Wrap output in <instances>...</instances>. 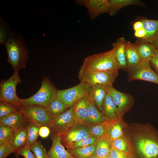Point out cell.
Listing matches in <instances>:
<instances>
[{
    "label": "cell",
    "mask_w": 158,
    "mask_h": 158,
    "mask_svg": "<svg viewBox=\"0 0 158 158\" xmlns=\"http://www.w3.org/2000/svg\"><path fill=\"white\" fill-rule=\"evenodd\" d=\"M128 158H158V130L151 124L122 121Z\"/></svg>",
    "instance_id": "obj_1"
},
{
    "label": "cell",
    "mask_w": 158,
    "mask_h": 158,
    "mask_svg": "<svg viewBox=\"0 0 158 158\" xmlns=\"http://www.w3.org/2000/svg\"><path fill=\"white\" fill-rule=\"evenodd\" d=\"M7 61L14 71L19 72L26 66L29 52L21 36L11 32L5 43Z\"/></svg>",
    "instance_id": "obj_2"
},
{
    "label": "cell",
    "mask_w": 158,
    "mask_h": 158,
    "mask_svg": "<svg viewBox=\"0 0 158 158\" xmlns=\"http://www.w3.org/2000/svg\"><path fill=\"white\" fill-rule=\"evenodd\" d=\"M57 90L49 78L45 76L41 81L40 88L34 95L21 99V106L36 105L47 107L56 99Z\"/></svg>",
    "instance_id": "obj_3"
},
{
    "label": "cell",
    "mask_w": 158,
    "mask_h": 158,
    "mask_svg": "<svg viewBox=\"0 0 158 158\" xmlns=\"http://www.w3.org/2000/svg\"><path fill=\"white\" fill-rule=\"evenodd\" d=\"M81 67L90 71H104L119 69L114 58L113 49L87 57L84 59Z\"/></svg>",
    "instance_id": "obj_4"
},
{
    "label": "cell",
    "mask_w": 158,
    "mask_h": 158,
    "mask_svg": "<svg viewBox=\"0 0 158 158\" xmlns=\"http://www.w3.org/2000/svg\"><path fill=\"white\" fill-rule=\"evenodd\" d=\"M118 74V70L95 71L85 70L81 67L78 78L81 82L89 85L102 84L112 85Z\"/></svg>",
    "instance_id": "obj_5"
},
{
    "label": "cell",
    "mask_w": 158,
    "mask_h": 158,
    "mask_svg": "<svg viewBox=\"0 0 158 158\" xmlns=\"http://www.w3.org/2000/svg\"><path fill=\"white\" fill-rule=\"evenodd\" d=\"M21 82L18 72L14 71L7 79H3L0 83V101L8 102L20 108V100L16 94V88Z\"/></svg>",
    "instance_id": "obj_6"
},
{
    "label": "cell",
    "mask_w": 158,
    "mask_h": 158,
    "mask_svg": "<svg viewBox=\"0 0 158 158\" xmlns=\"http://www.w3.org/2000/svg\"><path fill=\"white\" fill-rule=\"evenodd\" d=\"M126 71L129 81L140 80L158 84V74L152 69L149 61H141L136 65L127 68Z\"/></svg>",
    "instance_id": "obj_7"
},
{
    "label": "cell",
    "mask_w": 158,
    "mask_h": 158,
    "mask_svg": "<svg viewBox=\"0 0 158 158\" xmlns=\"http://www.w3.org/2000/svg\"><path fill=\"white\" fill-rule=\"evenodd\" d=\"M90 85L81 82L72 87L64 90H57L56 99L64 103L68 108L82 98L87 96Z\"/></svg>",
    "instance_id": "obj_8"
},
{
    "label": "cell",
    "mask_w": 158,
    "mask_h": 158,
    "mask_svg": "<svg viewBox=\"0 0 158 158\" xmlns=\"http://www.w3.org/2000/svg\"><path fill=\"white\" fill-rule=\"evenodd\" d=\"M20 110L29 121L35 123L41 126L50 128L51 120L45 107L36 105L21 106Z\"/></svg>",
    "instance_id": "obj_9"
},
{
    "label": "cell",
    "mask_w": 158,
    "mask_h": 158,
    "mask_svg": "<svg viewBox=\"0 0 158 158\" xmlns=\"http://www.w3.org/2000/svg\"><path fill=\"white\" fill-rule=\"evenodd\" d=\"M60 135L61 144L68 148L71 144L91 135L88 126L76 122L68 130Z\"/></svg>",
    "instance_id": "obj_10"
},
{
    "label": "cell",
    "mask_w": 158,
    "mask_h": 158,
    "mask_svg": "<svg viewBox=\"0 0 158 158\" xmlns=\"http://www.w3.org/2000/svg\"><path fill=\"white\" fill-rule=\"evenodd\" d=\"M73 107L52 121L50 129L53 135H61L73 126L76 122L73 118Z\"/></svg>",
    "instance_id": "obj_11"
},
{
    "label": "cell",
    "mask_w": 158,
    "mask_h": 158,
    "mask_svg": "<svg viewBox=\"0 0 158 158\" xmlns=\"http://www.w3.org/2000/svg\"><path fill=\"white\" fill-rule=\"evenodd\" d=\"M109 92L117 106L118 116L123 117L125 113L130 109L133 105V97L130 94L118 91L113 85L111 86Z\"/></svg>",
    "instance_id": "obj_12"
},
{
    "label": "cell",
    "mask_w": 158,
    "mask_h": 158,
    "mask_svg": "<svg viewBox=\"0 0 158 158\" xmlns=\"http://www.w3.org/2000/svg\"><path fill=\"white\" fill-rule=\"evenodd\" d=\"M75 2L78 5L85 7L92 20L108 11V0H78Z\"/></svg>",
    "instance_id": "obj_13"
},
{
    "label": "cell",
    "mask_w": 158,
    "mask_h": 158,
    "mask_svg": "<svg viewBox=\"0 0 158 158\" xmlns=\"http://www.w3.org/2000/svg\"><path fill=\"white\" fill-rule=\"evenodd\" d=\"M89 85L87 98L89 100L93 102L99 110L102 112V103L112 85L98 84Z\"/></svg>",
    "instance_id": "obj_14"
},
{
    "label": "cell",
    "mask_w": 158,
    "mask_h": 158,
    "mask_svg": "<svg viewBox=\"0 0 158 158\" xmlns=\"http://www.w3.org/2000/svg\"><path fill=\"white\" fill-rule=\"evenodd\" d=\"M89 99L87 96L80 99L73 105V115L76 122L89 126L88 106Z\"/></svg>",
    "instance_id": "obj_15"
},
{
    "label": "cell",
    "mask_w": 158,
    "mask_h": 158,
    "mask_svg": "<svg viewBox=\"0 0 158 158\" xmlns=\"http://www.w3.org/2000/svg\"><path fill=\"white\" fill-rule=\"evenodd\" d=\"M29 122L20 109L0 118V125L10 127L15 130L27 126Z\"/></svg>",
    "instance_id": "obj_16"
},
{
    "label": "cell",
    "mask_w": 158,
    "mask_h": 158,
    "mask_svg": "<svg viewBox=\"0 0 158 158\" xmlns=\"http://www.w3.org/2000/svg\"><path fill=\"white\" fill-rule=\"evenodd\" d=\"M127 41L124 37L118 38L112 46L114 56L119 69L126 71L127 62L125 54V47Z\"/></svg>",
    "instance_id": "obj_17"
},
{
    "label": "cell",
    "mask_w": 158,
    "mask_h": 158,
    "mask_svg": "<svg viewBox=\"0 0 158 158\" xmlns=\"http://www.w3.org/2000/svg\"><path fill=\"white\" fill-rule=\"evenodd\" d=\"M123 118V117L118 116L112 120L107 119L105 121L107 130L105 136L111 141L123 136L122 123Z\"/></svg>",
    "instance_id": "obj_18"
},
{
    "label": "cell",
    "mask_w": 158,
    "mask_h": 158,
    "mask_svg": "<svg viewBox=\"0 0 158 158\" xmlns=\"http://www.w3.org/2000/svg\"><path fill=\"white\" fill-rule=\"evenodd\" d=\"M140 20L143 23V28L146 34L143 38L138 39L142 41L152 44L158 38V19L149 20L142 18Z\"/></svg>",
    "instance_id": "obj_19"
},
{
    "label": "cell",
    "mask_w": 158,
    "mask_h": 158,
    "mask_svg": "<svg viewBox=\"0 0 158 158\" xmlns=\"http://www.w3.org/2000/svg\"><path fill=\"white\" fill-rule=\"evenodd\" d=\"M59 135H53L52 138V144L47 152V158H73L71 154L66 151L61 142Z\"/></svg>",
    "instance_id": "obj_20"
},
{
    "label": "cell",
    "mask_w": 158,
    "mask_h": 158,
    "mask_svg": "<svg viewBox=\"0 0 158 158\" xmlns=\"http://www.w3.org/2000/svg\"><path fill=\"white\" fill-rule=\"evenodd\" d=\"M102 109V112L108 119L112 120L118 116L117 106L109 92L103 101Z\"/></svg>",
    "instance_id": "obj_21"
},
{
    "label": "cell",
    "mask_w": 158,
    "mask_h": 158,
    "mask_svg": "<svg viewBox=\"0 0 158 158\" xmlns=\"http://www.w3.org/2000/svg\"><path fill=\"white\" fill-rule=\"evenodd\" d=\"M125 54L127 68L136 65L141 61L135 43L127 41L125 47Z\"/></svg>",
    "instance_id": "obj_22"
},
{
    "label": "cell",
    "mask_w": 158,
    "mask_h": 158,
    "mask_svg": "<svg viewBox=\"0 0 158 158\" xmlns=\"http://www.w3.org/2000/svg\"><path fill=\"white\" fill-rule=\"evenodd\" d=\"M135 43L141 60L150 62L154 55L157 49L152 44L142 41L139 39Z\"/></svg>",
    "instance_id": "obj_23"
},
{
    "label": "cell",
    "mask_w": 158,
    "mask_h": 158,
    "mask_svg": "<svg viewBox=\"0 0 158 158\" xmlns=\"http://www.w3.org/2000/svg\"><path fill=\"white\" fill-rule=\"evenodd\" d=\"M95 145V155L100 158L109 156L112 147V141L106 136L97 138Z\"/></svg>",
    "instance_id": "obj_24"
},
{
    "label": "cell",
    "mask_w": 158,
    "mask_h": 158,
    "mask_svg": "<svg viewBox=\"0 0 158 158\" xmlns=\"http://www.w3.org/2000/svg\"><path fill=\"white\" fill-rule=\"evenodd\" d=\"M108 13L111 16L115 15L122 8L130 5L143 6L142 2L138 0H108Z\"/></svg>",
    "instance_id": "obj_25"
},
{
    "label": "cell",
    "mask_w": 158,
    "mask_h": 158,
    "mask_svg": "<svg viewBox=\"0 0 158 158\" xmlns=\"http://www.w3.org/2000/svg\"><path fill=\"white\" fill-rule=\"evenodd\" d=\"M45 108L51 121L68 109L64 103L57 99Z\"/></svg>",
    "instance_id": "obj_26"
},
{
    "label": "cell",
    "mask_w": 158,
    "mask_h": 158,
    "mask_svg": "<svg viewBox=\"0 0 158 158\" xmlns=\"http://www.w3.org/2000/svg\"><path fill=\"white\" fill-rule=\"evenodd\" d=\"M88 111L89 126L104 122L108 119L103 113L99 110L95 103L89 100Z\"/></svg>",
    "instance_id": "obj_27"
},
{
    "label": "cell",
    "mask_w": 158,
    "mask_h": 158,
    "mask_svg": "<svg viewBox=\"0 0 158 158\" xmlns=\"http://www.w3.org/2000/svg\"><path fill=\"white\" fill-rule=\"evenodd\" d=\"M26 127L17 130L10 142L16 149V152L26 145L27 138Z\"/></svg>",
    "instance_id": "obj_28"
},
{
    "label": "cell",
    "mask_w": 158,
    "mask_h": 158,
    "mask_svg": "<svg viewBox=\"0 0 158 158\" xmlns=\"http://www.w3.org/2000/svg\"><path fill=\"white\" fill-rule=\"evenodd\" d=\"M95 143L84 147L67 149V151L75 158H90L95 155Z\"/></svg>",
    "instance_id": "obj_29"
},
{
    "label": "cell",
    "mask_w": 158,
    "mask_h": 158,
    "mask_svg": "<svg viewBox=\"0 0 158 158\" xmlns=\"http://www.w3.org/2000/svg\"><path fill=\"white\" fill-rule=\"evenodd\" d=\"M41 127L35 123L29 121L26 127L27 138L26 145L31 148L37 141Z\"/></svg>",
    "instance_id": "obj_30"
},
{
    "label": "cell",
    "mask_w": 158,
    "mask_h": 158,
    "mask_svg": "<svg viewBox=\"0 0 158 158\" xmlns=\"http://www.w3.org/2000/svg\"><path fill=\"white\" fill-rule=\"evenodd\" d=\"M16 130L10 127L0 125V146L10 142Z\"/></svg>",
    "instance_id": "obj_31"
},
{
    "label": "cell",
    "mask_w": 158,
    "mask_h": 158,
    "mask_svg": "<svg viewBox=\"0 0 158 158\" xmlns=\"http://www.w3.org/2000/svg\"><path fill=\"white\" fill-rule=\"evenodd\" d=\"M88 127L91 136L98 138L106 135L107 129L105 121L90 125Z\"/></svg>",
    "instance_id": "obj_32"
},
{
    "label": "cell",
    "mask_w": 158,
    "mask_h": 158,
    "mask_svg": "<svg viewBox=\"0 0 158 158\" xmlns=\"http://www.w3.org/2000/svg\"><path fill=\"white\" fill-rule=\"evenodd\" d=\"M20 109L19 108L12 104L5 101H0V118Z\"/></svg>",
    "instance_id": "obj_33"
},
{
    "label": "cell",
    "mask_w": 158,
    "mask_h": 158,
    "mask_svg": "<svg viewBox=\"0 0 158 158\" xmlns=\"http://www.w3.org/2000/svg\"><path fill=\"white\" fill-rule=\"evenodd\" d=\"M97 138L90 136L83 139L71 144L68 147V149H71L77 148L84 147L94 144Z\"/></svg>",
    "instance_id": "obj_34"
},
{
    "label": "cell",
    "mask_w": 158,
    "mask_h": 158,
    "mask_svg": "<svg viewBox=\"0 0 158 158\" xmlns=\"http://www.w3.org/2000/svg\"><path fill=\"white\" fill-rule=\"evenodd\" d=\"M34 153L36 158H47V152L41 142L37 141L30 148Z\"/></svg>",
    "instance_id": "obj_35"
},
{
    "label": "cell",
    "mask_w": 158,
    "mask_h": 158,
    "mask_svg": "<svg viewBox=\"0 0 158 158\" xmlns=\"http://www.w3.org/2000/svg\"><path fill=\"white\" fill-rule=\"evenodd\" d=\"M112 143L113 146L115 149L128 155V146L123 136L113 140Z\"/></svg>",
    "instance_id": "obj_36"
},
{
    "label": "cell",
    "mask_w": 158,
    "mask_h": 158,
    "mask_svg": "<svg viewBox=\"0 0 158 158\" xmlns=\"http://www.w3.org/2000/svg\"><path fill=\"white\" fill-rule=\"evenodd\" d=\"M16 150L10 142L5 143L0 146V158H6Z\"/></svg>",
    "instance_id": "obj_37"
},
{
    "label": "cell",
    "mask_w": 158,
    "mask_h": 158,
    "mask_svg": "<svg viewBox=\"0 0 158 158\" xmlns=\"http://www.w3.org/2000/svg\"><path fill=\"white\" fill-rule=\"evenodd\" d=\"M2 19L0 20V44H5L11 32H8V25Z\"/></svg>",
    "instance_id": "obj_38"
},
{
    "label": "cell",
    "mask_w": 158,
    "mask_h": 158,
    "mask_svg": "<svg viewBox=\"0 0 158 158\" xmlns=\"http://www.w3.org/2000/svg\"><path fill=\"white\" fill-rule=\"evenodd\" d=\"M30 147L25 145L16 151L14 153L16 158L22 156L24 158H36L35 155L31 151Z\"/></svg>",
    "instance_id": "obj_39"
},
{
    "label": "cell",
    "mask_w": 158,
    "mask_h": 158,
    "mask_svg": "<svg viewBox=\"0 0 158 158\" xmlns=\"http://www.w3.org/2000/svg\"><path fill=\"white\" fill-rule=\"evenodd\" d=\"M109 156L110 158H128L127 154L116 149L113 146Z\"/></svg>",
    "instance_id": "obj_40"
},
{
    "label": "cell",
    "mask_w": 158,
    "mask_h": 158,
    "mask_svg": "<svg viewBox=\"0 0 158 158\" xmlns=\"http://www.w3.org/2000/svg\"><path fill=\"white\" fill-rule=\"evenodd\" d=\"M150 64L158 74V49L150 61Z\"/></svg>",
    "instance_id": "obj_41"
},
{
    "label": "cell",
    "mask_w": 158,
    "mask_h": 158,
    "mask_svg": "<svg viewBox=\"0 0 158 158\" xmlns=\"http://www.w3.org/2000/svg\"><path fill=\"white\" fill-rule=\"evenodd\" d=\"M50 133V129L47 126H41L39 129V135L42 138L47 137Z\"/></svg>",
    "instance_id": "obj_42"
},
{
    "label": "cell",
    "mask_w": 158,
    "mask_h": 158,
    "mask_svg": "<svg viewBox=\"0 0 158 158\" xmlns=\"http://www.w3.org/2000/svg\"><path fill=\"white\" fill-rule=\"evenodd\" d=\"M146 32L143 28L135 31L134 33V36L138 39L143 38L146 36Z\"/></svg>",
    "instance_id": "obj_43"
},
{
    "label": "cell",
    "mask_w": 158,
    "mask_h": 158,
    "mask_svg": "<svg viewBox=\"0 0 158 158\" xmlns=\"http://www.w3.org/2000/svg\"><path fill=\"white\" fill-rule=\"evenodd\" d=\"M133 27L135 31L138 30L143 28V23L138 19L133 23Z\"/></svg>",
    "instance_id": "obj_44"
},
{
    "label": "cell",
    "mask_w": 158,
    "mask_h": 158,
    "mask_svg": "<svg viewBox=\"0 0 158 158\" xmlns=\"http://www.w3.org/2000/svg\"><path fill=\"white\" fill-rule=\"evenodd\" d=\"M152 44L157 49H158V38Z\"/></svg>",
    "instance_id": "obj_45"
},
{
    "label": "cell",
    "mask_w": 158,
    "mask_h": 158,
    "mask_svg": "<svg viewBox=\"0 0 158 158\" xmlns=\"http://www.w3.org/2000/svg\"><path fill=\"white\" fill-rule=\"evenodd\" d=\"M90 158H100L98 157L96 155H94L93 156H92Z\"/></svg>",
    "instance_id": "obj_46"
},
{
    "label": "cell",
    "mask_w": 158,
    "mask_h": 158,
    "mask_svg": "<svg viewBox=\"0 0 158 158\" xmlns=\"http://www.w3.org/2000/svg\"><path fill=\"white\" fill-rule=\"evenodd\" d=\"M102 158H110L109 156H107L104 157H103Z\"/></svg>",
    "instance_id": "obj_47"
},
{
    "label": "cell",
    "mask_w": 158,
    "mask_h": 158,
    "mask_svg": "<svg viewBox=\"0 0 158 158\" xmlns=\"http://www.w3.org/2000/svg\"><path fill=\"white\" fill-rule=\"evenodd\" d=\"M75 158L74 157V158Z\"/></svg>",
    "instance_id": "obj_48"
}]
</instances>
